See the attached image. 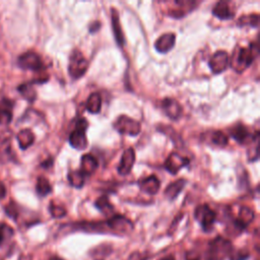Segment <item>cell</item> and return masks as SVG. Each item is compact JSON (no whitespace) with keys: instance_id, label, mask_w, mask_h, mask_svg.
<instances>
[{"instance_id":"obj_24","label":"cell","mask_w":260,"mask_h":260,"mask_svg":"<svg viewBox=\"0 0 260 260\" xmlns=\"http://www.w3.org/2000/svg\"><path fill=\"white\" fill-rule=\"evenodd\" d=\"M95 207L104 214H111L114 211V206L111 204L107 196H102L95 201Z\"/></svg>"},{"instance_id":"obj_25","label":"cell","mask_w":260,"mask_h":260,"mask_svg":"<svg viewBox=\"0 0 260 260\" xmlns=\"http://www.w3.org/2000/svg\"><path fill=\"white\" fill-rule=\"evenodd\" d=\"M36 189L40 196H47L49 193L52 192V186L50 182L43 176L38 178Z\"/></svg>"},{"instance_id":"obj_7","label":"cell","mask_w":260,"mask_h":260,"mask_svg":"<svg viewBox=\"0 0 260 260\" xmlns=\"http://www.w3.org/2000/svg\"><path fill=\"white\" fill-rule=\"evenodd\" d=\"M110 232L114 234H128L133 230V223L124 215H113L107 220Z\"/></svg>"},{"instance_id":"obj_17","label":"cell","mask_w":260,"mask_h":260,"mask_svg":"<svg viewBox=\"0 0 260 260\" xmlns=\"http://www.w3.org/2000/svg\"><path fill=\"white\" fill-rule=\"evenodd\" d=\"M98 160L96 158L89 154V153H85L81 156L80 159V172L84 175V176H88L91 175L95 172V170L98 169Z\"/></svg>"},{"instance_id":"obj_35","label":"cell","mask_w":260,"mask_h":260,"mask_svg":"<svg viewBox=\"0 0 260 260\" xmlns=\"http://www.w3.org/2000/svg\"><path fill=\"white\" fill-rule=\"evenodd\" d=\"M101 27V22L100 21H93L91 22V24H89V27H88V30L90 34H94L95 31H98Z\"/></svg>"},{"instance_id":"obj_12","label":"cell","mask_w":260,"mask_h":260,"mask_svg":"<svg viewBox=\"0 0 260 260\" xmlns=\"http://www.w3.org/2000/svg\"><path fill=\"white\" fill-rule=\"evenodd\" d=\"M135 161V151L133 148H127L123 154L122 157L120 159V164L118 166V173L120 175H128L131 170L132 167L134 165Z\"/></svg>"},{"instance_id":"obj_14","label":"cell","mask_w":260,"mask_h":260,"mask_svg":"<svg viewBox=\"0 0 260 260\" xmlns=\"http://www.w3.org/2000/svg\"><path fill=\"white\" fill-rule=\"evenodd\" d=\"M140 190L146 194L154 195L158 192L160 187V182L154 175H150L138 182Z\"/></svg>"},{"instance_id":"obj_20","label":"cell","mask_w":260,"mask_h":260,"mask_svg":"<svg viewBox=\"0 0 260 260\" xmlns=\"http://www.w3.org/2000/svg\"><path fill=\"white\" fill-rule=\"evenodd\" d=\"M186 180L185 179H179L173 183H171L170 185H168V187L165 190V195L169 200H174L175 198H177V196L181 193V191L184 189L185 185H186Z\"/></svg>"},{"instance_id":"obj_22","label":"cell","mask_w":260,"mask_h":260,"mask_svg":"<svg viewBox=\"0 0 260 260\" xmlns=\"http://www.w3.org/2000/svg\"><path fill=\"white\" fill-rule=\"evenodd\" d=\"M17 141L20 148L26 149L34 143L35 135L29 129H22L17 134Z\"/></svg>"},{"instance_id":"obj_28","label":"cell","mask_w":260,"mask_h":260,"mask_svg":"<svg viewBox=\"0 0 260 260\" xmlns=\"http://www.w3.org/2000/svg\"><path fill=\"white\" fill-rule=\"evenodd\" d=\"M238 22L240 25H250L253 27H257L259 24V15L257 13L242 15Z\"/></svg>"},{"instance_id":"obj_34","label":"cell","mask_w":260,"mask_h":260,"mask_svg":"<svg viewBox=\"0 0 260 260\" xmlns=\"http://www.w3.org/2000/svg\"><path fill=\"white\" fill-rule=\"evenodd\" d=\"M147 257H145L144 254L140 253V252H134L132 253L127 260H145Z\"/></svg>"},{"instance_id":"obj_3","label":"cell","mask_w":260,"mask_h":260,"mask_svg":"<svg viewBox=\"0 0 260 260\" xmlns=\"http://www.w3.org/2000/svg\"><path fill=\"white\" fill-rule=\"evenodd\" d=\"M88 127L87 120L85 118H79L75 123L74 130L69 135V143L76 149H84L87 146L86 129Z\"/></svg>"},{"instance_id":"obj_30","label":"cell","mask_w":260,"mask_h":260,"mask_svg":"<svg viewBox=\"0 0 260 260\" xmlns=\"http://www.w3.org/2000/svg\"><path fill=\"white\" fill-rule=\"evenodd\" d=\"M12 120V114L10 111V106L3 107L0 106V125H7Z\"/></svg>"},{"instance_id":"obj_5","label":"cell","mask_w":260,"mask_h":260,"mask_svg":"<svg viewBox=\"0 0 260 260\" xmlns=\"http://www.w3.org/2000/svg\"><path fill=\"white\" fill-rule=\"evenodd\" d=\"M194 217L200 223L202 230L205 233H208L213 229L216 214L207 204H201L196 207L194 211Z\"/></svg>"},{"instance_id":"obj_21","label":"cell","mask_w":260,"mask_h":260,"mask_svg":"<svg viewBox=\"0 0 260 260\" xmlns=\"http://www.w3.org/2000/svg\"><path fill=\"white\" fill-rule=\"evenodd\" d=\"M85 108L89 113L98 114L102 108V98H101L100 93L92 92L86 101Z\"/></svg>"},{"instance_id":"obj_1","label":"cell","mask_w":260,"mask_h":260,"mask_svg":"<svg viewBox=\"0 0 260 260\" xmlns=\"http://www.w3.org/2000/svg\"><path fill=\"white\" fill-rule=\"evenodd\" d=\"M258 56V44L257 42L251 43L248 48L245 47H237L233 56L230 60V64L235 71L238 73L243 72L247 69Z\"/></svg>"},{"instance_id":"obj_15","label":"cell","mask_w":260,"mask_h":260,"mask_svg":"<svg viewBox=\"0 0 260 260\" xmlns=\"http://www.w3.org/2000/svg\"><path fill=\"white\" fill-rule=\"evenodd\" d=\"M176 43V36L172 32L161 35L154 43V48L159 53H167L173 49Z\"/></svg>"},{"instance_id":"obj_13","label":"cell","mask_w":260,"mask_h":260,"mask_svg":"<svg viewBox=\"0 0 260 260\" xmlns=\"http://www.w3.org/2000/svg\"><path fill=\"white\" fill-rule=\"evenodd\" d=\"M231 135L234 137L235 140H237L239 143L244 144V143H248L249 141H252L254 139V137L259 133L258 131L255 132V135H252L251 133H249L248 129L242 125V124H237L235 125L231 130H230Z\"/></svg>"},{"instance_id":"obj_27","label":"cell","mask_w":260,"mask_h":260,"mask_svg":"<svg viewBox=\"0 0 260 260\" xmlns=\"http://www.w3.org/2000/svg\"><path fill=\"white\" fill-rule=\"evenodd\" d=\"M210 141H211L213 144L217 145V146L223 147V146H225V145L228 144L229 138H228V136H226L223 132H221V131H213V132H211V134H210Z\"/></svg>"},{"instance_id":"obj_36","label":"cell","mask_w":260,"mask_h":260,"mask_svg":"<svg viewBox=\"0 0 260 260\" xmlns=\"http://www.w3.org/2000/svg\"><path fill=\"white\" fill-rule=\"evenodd\" d=\"M6 195V188L2 182H0V199L4 198Z\"/></svg>"},{"instance_id":"obj_16","label":"cell","mask_w":260,"mask_h":260,"mask_svg":"<svg viewBox=\"0 0 260 260\" xmlns=\"http://www.w3.org/2000/svg\"><path fill=\"white\" fill-rule=\"evenodd\" d=\"M175 5H177L176 9H171L170 10V15L175 18H181L190 11L194 9L196 6L195 1H175Z\"/></svg>"},{"instance_id":"obj_11","label":"cell","mask_w":260,"mask_h":260,"mask_svg":"<svg viewBox=\"0 0 260 260\" xmlns=\"http://www.w3.org/2000/svg\"><path fill=\"white\" fill-rule=\"evenodd\" d=\"M161 109L164 113L172 120H178L182 115L181 105L172 98H166L161 102Z\"/></svg>"},{"instance_id":"obj_39","label":"cell","mask_w":260,"mask_h":260,"mask_svg":"<svg viewBox=\"0 0 260 260\" xmlns=\"http://www.w3.org/2000/svg\"><path fill=\"white\" fill-rule=\"evenodd\" d=\"M49 260H65V259H63V258H61L59 256H52Z\"/></svg>"},{"instance_id":"obj_10","label":"cell","mask_w":260,"mask_h":260,"mask_svg":"<svg viewBox=\"0 0 260 260\" xmlns=\"http://www.w3.org/2000/svg\"><path fill=\"white\" fill-rule=\"evenodd\" d=\"M189 165V158L179 154L178 152H172L165 161L164 167L173 175H176L182 168Z\"/></svg>"},{"instance_id":"obj_19","label":"cell","mask_w":260,"mask_h":260,"mask_svg":"<svg viewBox=\"0 0 260 260\" xmlns=\"http://www.w3.org/2000/svg\"><path fill=\"white\" fill-rule=\"evenodd\" d=\"M212 14L219 19H230L234 16V11L226 1H219L214 5Z\"/></svg>"},{"instance_id":"obj_29","label":"cell","mask_w":260,"mask_h":260,"mask_svg":"<svg viewBox=\"0 0 260 260\" xmlns=\"http://www.w3.org/2000/svg\"><path fill=\"white\" fill-rule=\"evenodd\" d=\"M13 236V230L10 225L6 223L0 224V247Z\"/></svg>"},{"instance_id":"obj_4","label":"cell","mask_w":260,"mask_h":260,"mask_svg":"<svg viewBox=\"0 0 260 260\" xmlns=\"http://www.w3.org/2000/svg\"><path fill=\"white\" fill-rule=\"evenodd\" d=\"M88 68V62L83 54L78 50H73L69 57L68 72L71 78L78 79L84 75Z\"/></svg>"},{"instance_id":"obj_31","label":"cell","mask_w":260,"mask_h":260,"mask_svg":"<svg viewBox=\"0 0 260 260\" xmlns=\"http://www.w3.org/2000/svg\"><path fill=\"white\" fill-rule=\"evenodd\" d=\"M49 211H50L51 215L55 218L63 217L66 214V209L61 205L55 204L54 202H51V204L49 206Z\"/></svg>"},{"instance_id":"obj_26","label":"cell","mask_w":260,"mask_h":260,"mask_svg":"<svg viewBox=\"0 0 260 260\" xmlns=\"http://www.w3.org/2000/svg\"><path fill=\"white\" fill-rule=\"evenodd\" d=\"M18 91L23 96V99H25L29 102H32L37 96V92L30 83L21 84L20 86H18Z\"/></svg>"},{"instance_id":"obj_32","label":"cell","mask_w":260,"mask_h":260,"mask_svg":"<svg viewBox=\"0 0 260 260\" xmlns=\"http://www.w3.org/2000/svg\"><path fill=\"white\" fill-rule=\"evenodd\" d=\"M250 256V253L245 250V249H241V250H237L231 253L230 255V260H247Z\"/></svg>"},{"instance_id":"obj_8","label":"cell","mask_w":260,"mask_h":260,"mask_svg":"<svg viewBox=\"0 0 260 260\" xmlns=\"http://www.w3.org/2000/svg\"><path fill=\"white\" fill-rule=\"evenodd\" d=\"M17 63L22 69H28V70H35V71H41L44 69V65L41 57L37 53L31 51L25 52L22 55H20L18 57Z\"/></svg>"},{"instance_id":"obj_33","label":"cell","mask_w":260,"mask_h":260,"mask_svg":"<svg viewBox=\"0 0 260 260\" xmlns=\"http://www.w3.org/2000/svg\"><path fill=\"white\" fill-rule=\"evenodd\" d=\"M5 210H6V213H7L10 217H12V218H14V219L17 218L18 210H17V207H16V205H15L14 202H10V203L5 207Z\"/></svg>"},{"instance_id":"obj_18","label":"cell","mask_w":260,"mask_h":260,"mask_svg":"<svg viewBox=\"0 0 260 260\" xmlns=\"http://www.w3.org/2000/svg\"><path fill=\"white\" fill-rule=\"evenodd\" d=\"M111 20H112V28L114 31V37L116 39V42L118 44V46L123 47L124 46V36L122 32V28L120 25V20H119V14L118 11L115 8H112L111 10Z\"/></svg>"},{"instance_id":"obj_9","label":"cell","mask_w":260,"mask_h":260,"mask_svg":"<svg viewBox=\"0 0 260 260\" xmlns=\"http://www.w3.org/2000/svg\"><path fill=\"white\" fill-rule=\"evenodd\" d=\"M230 64V57L225 51H216L210 58L208 65L214 74L223 72Z\"/></svg>"},{"instance_id":"obj_2","label":"cell","mask_w":260,"mask_h":260,"mask_svg":"<svg viewBox=\"0 0 260 260\" xmlns=\"http://www.w3.org/2000/svg\"><path fill=\"white\" fill-rule=\"evenodd\" d=\"M234 247L230 240L216 237L209 242L206 258L204 260H224L233 252Z\"/></svg>"},{"instance_id":"obj_38","label":"cell","mask_w":260,"mask_h":260,"mask_svg":"<svg viewBox=\"0 0 260 260\" xmlns=\"http://www.w3.org/2000/svg\"><path fill=\"white\" fill-rule=\"evenodd\" d=\"M158 260H175V257H174L173 255H169V256H166V257L159 258Z\"/></svg>"},{"instance_id":"obj_23","label":"cell","mask_w":260,"mask_h":260,"mask_svg":"<svg viewBox=\"0 0 260 260\" xmlns=\"http://www.w3.org/2000/svg\"><path fill=\"white\" fill-rule=\"evenodd\" d=\"M85 176L78 170V171H71L68 173V181L71 186L75 188H81L84 184Z\"/></svg>"},{"instance_id":"obj_37","label":"cell","mask_w":260,"mask_h":260,"mask_svg":"<svg viewBox=\"0 0 260 260\" xmlns=\"http://www.w3.org/2000/svg\"><path fill=\"white\" fill-rule=\"evenodd\" d=\"M53 165V158H48L47 160H45V161H43V164H42V167H44V168H48V167H51Z\"/></svg>"},{"instance_id":"obj_6","label":"cell","mask_w":260,"mask_h":260,"mask_svg":"<svg viewBox=\"0 0 260 260\" xmlns=\"http://www.w3.org/2000/svg\"><path fill=\"white\" fill-rule=\"evenodd\" d=\"M114 128L122 134L130 135V136H136L139 134L141 130V125L138 121L126 116L121 115L113 124Z\"/></svg>"}]
</instances>
